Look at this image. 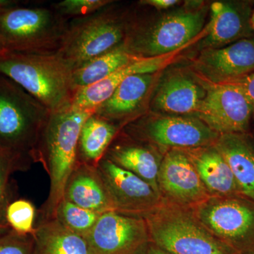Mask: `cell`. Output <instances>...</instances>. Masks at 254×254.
Listing matches in <instances>:
<instances>
[{"mask_svg": "<svg viewBox=\"0 0 254 254\" xmlns=\"http://www.w3.org/2000/svg\"><path fill=\"white\" fill-rule=\"evenodd\" d=\"M50 114L22 87L0 74V149L22 171L38 163V147Z\"/></svg>", "mask_w": 254, "mask_h": 254, "instance_id": "6da1fadb", "label": "cell"}, {"mask_svg": "<svg viewBox=\"0 0 254 254\" xmlns=\"http://www.w3.org/2000/svg\"><path fill=\"white\" fill-rule=\"evenodd\" d=\"M95 110H73L50 114L38 147V163L50 179L48 198L39 210L38 221L55 219L64 198L68 177L77 164L78 137L81 127Z\"/></svg>", "mask_w": 254, "mask_h": 254, "instance_id": "7a4b0ae2", "label": "cell"}, {"mask_svg": "<svg viewBox=\"0 0 254 254\" xmlns=\"http://www.w3.org/2000/svg\"><path fill=\"white\" fill-rule=\"evenodd\" d=\"M73 68L58 53L0 51V74L22 87L50 113L69 109L74 95Z\"/></svg>", "mask_w": 254, "mask_h": 254, "instance_id": "3957f363", "label": "cell"}, {"mask_svg": "<svg viewBox=\"0 0 254 254\" xmlns=\"http://www.w3.org/2000/svg\"><path fill=\"white\" fill-rule=\"evenodd\" d=\"M158 18H130L124 45L132 55L153 58L177 53L185 48L204 27L208 9L188 3Z\"/></svg>", "mask_w": 254, "mask_h": 254, "instance_id": "277c9868", "label": "cell"}, {"mask_svg": "<svg viewBox=\"0 0 254 254\" xmlns=\"http://www.w3.org/2000/svg\"><path fill=\"white\" fill-rule=\"evenodd\" d=\"M69 20L52 6L0 9V43L3 50L25 54L48 55L58 52Z\"/></svg>", "mask_w": 254, "mask_h": 254, "instance_id": "5b68a950", "label": "cell"}, {"mask_svg": "<svg viewBox=\"0 0 254 254\" xmlns=\"http://www.w3.org/2000/svg\"><path fill=\"white\" fill-rule=\"evenodd\" d=\"M113 1L84 17L69 20L58 54L76 69L123 44L131 14Z\"/></svg>", "mask_w": 254, "mask_h": 254, "instance_id": "8992f818", "label": "cell"}, {"mask_svg": "<svg viewBox=\"0 0 254 254\" xmlns=\"http://www.w3.org/2000/svg\"><path fill=\"white\" fill-rule=\"evenodd\" d=\"M150 243L171 254H239L212 235L191 209L164 201L145 216Z\"/></svg>", "mask_w": 254, "mask_h": 254, "instance_id": "52a82bcc", "label": "cell"}, {"mask_svg": "<svg viewBox=\"0 0 254 254\" xmlns=\"http://www.w3.org/2000/svg\"><path fill=\"white\" fill-rule=\"evenodd\" d=\"M190 209L219 240L239 254H254V200L210 196Z\"/></svg>", "mask_w": 254, "mask_h": 254, "instance_id": "ba28073f", "label": "cell"}, {"mask_svg": "<svg viewBox=\"0 0 254 254\" xmlns=\"http://www.w3.org/2000/svg\"><path fill=\"white\" fill-rule=\"evenodd\" d=\"M122 131L164 151L214 145L220 136L193 115H143L124 127Z\"/></svg>", "mask_w": 254, "mask_h": 254, "instance_id": "9c48e42d", "label": "cell"}, {"mask_svg": "<svg viewBox=\"0 0 254 254\" xmlns=\"http://www.w3.org/2000/svg\"><path fill=\"white\" fill-rule=\"evenodd\" d=\"M200 80L206 94L193 116L200 119L220 136L248 133L254 118V109L240 87L235 83L215 84Z\"/></svg>", "mask_w": 254, "mask_h": 254, "instance_id": "30bf717a", "label": "cell"}, {"mask_svg": "<svg viewBox=\"0 0 254 254\" xmlns=\"http://www.w3.org/2000/svg\"><path fill=\"white\" fill-rule=\"evenodd\" d=\"M91 254H141L150 244L145 219L110 211L83 237Z\"/></svg>", "mask_w": 254, "mask_h": 254, "instance_id": "8fae6325", "label": "cell"}, {"mask_svg": "<svg viewBox=\"0 0 254 254\" xmlns=\"http://www.w3.org/2000/svg\"><path fill=\"white\" fill-rule=\"evenodd\" d=\"M97 168L115 212L144 218L163 203L161 195L149 184L109 160L102 159Z\"/></svg>", "mask_w": 254, "mask_h": 254, "instance_id": "7c38bea8", "label": "cell"}, {"mask_svg": "<svg viewBox=\"0 0 254 254\" xmlns=\"http://www.w3.org/2000/svg\"><path fill=\"white\" fill-rule=\"evenodd\" d=\"M158 186L164 201L185 208H193L210 197L183 149L172 148L165 152Z\"/></svg>", "mask_w": 254, "mask_h": 254, "instance_id": "4fadbf2b", "label": "cell"}, {"mask_svg": "<svg viewBox=\"0 0 254 254\" xmlns=\"http://www.w3.org/2000/svg\"><path fill=\"white\" fill-rule=\"evenodd\" d=\"M192 68L205 82L215 84L230 83L254 72V37L231 45L199 52Z\"/></svg>", "mask_w": 254, "mask_h": 254, "instance_id": "5bb4252c", "label": "cell"}, {"mask_svg": "<svg viewBox=\"0 0 254 254\" xmlns=\"http://www.w3.org/2000/svg\"><path fill=\"white\" fill-rule=\"evenodd\" d=\"M210 21L206 34L197 43L198 52L218 49L254 37L251 25L252 9L245 1H217L210 6Z\"/></svg>", "mask_w": 254, "mask_h": 254, "instance_id": "9a60e30c", "label": "cell"}, {"mask_svg": "<svg viewBox=\"0 0 254 254\" xmlns=\"http://www.w3.org/2000/svg\"><path fill=\"white\" fill-rule=\"evenodd\" d=\"M164 154L165 151L158 147L135 139L121 131L110 145L103 158L134 174L160 193L158 177Z\"/></svg>", "mask_w": 254, "mask_h": 254, "instance_id": "2e32d148", "label": "cell"}, {"mask_svg": "<svg viewBox=\"0 0 254 254\" xmlns=\"http://www.w3.org/2000/svg\"><path fill=\"white\" fill-rule=\"evenodd\" d=\"M206 94L201 80L177 71L160 81L150 106L155 113L170 115H194Z\"/></svg>", "mask_w": 254, "mask_h": 254, "instance_id": "e0dca14e", "label": "cell"}, {"mask_svg": "<svg viewBox=\"0 0 254 254\" xmlns=\"http://www.w3.org/2000/svg\"><path fill=\"white\" fill-rule=\"evenodd\" d=\"M155 75L138 73L128 76L111 96L95 109V115L118 124L123 128L141 118Z\"/></svg>", "mask_w": 254, "mask_h": 254, "instance_id": "ac0fdd59", "label": "cell"}, {"mask_svg": "<svg viewBox=\"0 0 254 254\" xmlns=\"http://www.w3.org/2000/svg\"><path fill=\"white\" fill-rule=\"evenodd\" d=\"M175 53L153 58H142L120 68L98 83L76 91L69 109L95 110L108 99L128 76L138 73H155L173 60Z\"/></svg>", "mask_w": 254, "mask_h": 254, "instance_id": "d6986e66", "label": "cell"}, {"mask_svg": "<svg viewBox=\"0 0 254 254\" xmlns=\"http://www.w3.org/2000/svg\"><path fill=\"white\" fill-rule=\"evenodd\" d=\"M183 150L210 196L242 195L231 169L215 144Z\"/></svg>", "mask_w": 254, "mask_h": 254, "instance_id": "ffe728a7", "label": "cell"}, {"mask_svg": "<svg viewBox=\"0 0 254 254\" xmlns=\"http://www.w3.org/2000/svg\"><path fill=\"white\" fill-rule=\"evenodd\" d=\"M64 198L95 213L115 211L98 168L87 164L77 162L66 182Z\"/></svg>", "mask_w": 254, "mask_h": 254, "instance_id": "44dd1931", "label": "cell"}, {"mask_svg": "<svg viewBox=\"0 0 254 254\" xmlns=\"http://www.w3.org/2000/svg\"><path fill=\"white\" fill-rule=\"evenodd\" d=\"M231 169L241 194L254 200V138L248 133L220 135L215 143Z\"/></svg>", "mask_w": 254, "mask_h": 254, "instance_id": "7402d4cb", "label": "cell"}, {"mask_svg": "<svg viewBox=\"0 0 254 254\" xmlns=\"http://www.w3.org/2000/svg\"><path fill=\"white\" fill-rule=\"evenodd\" d=\"M123 127L95 115L87 119L78 137L77 162L97 167Z\"/></svg>", "mask_w": 254, "mask_h": 254, "instance_id": "603a6c76", "label": "cell"}, {"mask_svg": "<svg viewBox=\"0 0 254 254\" xmlns=\"http://www.w3.org/2000/svg\"><path fill=\"white\" fill-rule=\"evenodd\" d=\"M33 237L35 254H91L85 239L57 219L38 221Z\"/></svg>", "mask_w": 254, "mask_h": 254, "instance_id": "cb8c5ba5", "label": "cell"}, {"mask_svg": "<svg viewBox=\"0 0 254 254\" xmlns=\"http://www.w3.org/2000/svg\"><path fill=\"white\" fill-rule=\"evenodd\" d=\"M140 59L142 58L130 53L123 43L118 48L73 70V86L75 92L102 81L120 68Z\"/></svg>", "mask_w": 254, "mask_h": 254, "instance_id": "d4e9b609", "label": "cell"}, {"mask_svg": "<svg viewBox=\"0 0 254 254\" xmlns=\"http://www.w3.org/2000/svg\"><path fill=\"white\" fill-rule=\"evenodd\" d=\"M100 215L63 198L57 209L55 219L65 228L84 237L91 231Z\"/></svg>", "mask_w": 254, "mask_h": 254, "instance_id": "484cf974", "label": "cell"}, {"mask_svg": "<svg viewBox=\"0 0 254 254\" xmlns=\"http://www.w3.org/2000/svg\"><path fill=\"white\" fill-rule=\"evenodd\" d=\"M36 211L34 205L26 199L13 200L6 212V220L10 228L21 235H33L36 230Z\"/></svg>", "mask_w": 254, "mask_h": 254, "instance_id": "4316f807", "label": "cell"}, {"mask_svg": "<svg viewBox=\"0 0 254 254\" xmlns=\"http://www.w3.org/2000/svg\"><path fill=\"white\" fill-rule=\"evenodd\" d=\"M22 171L21 167L7 153L0 149V230L9 227L6 220V209L13 201L11 175Z\"/></svg>", "mask_w": 254, "mask_h": 254, "instance_id": "83f0119b", "label": "cell"}, {"mask_svg": "<svg viewBox=\"0 0 254 254\" xmlns=\"http://www.w3.org/2000/svg\"><path fill=\"white\" fill-rule=\"evenodd\" d=\"M112 2L110 0H64L51 6L63 17L71 20L88 16Z\"/></svg>", "mask_w": 254, "mask_h": 254, "instance_id": "f1b7e54d", "label": "cell"}, {"mask_svg": "<svg viewBox=\"0 0 254 254\" xmlns=\"http://www.w3.org/2000/svg\"><path fill=\"white\" fill-rule=\"evenodd\" d=\"M0 254H35L33 235H21L9 227L0 230Z\"/></svg>", "mask_w": 254, "mask_h": 254, "instance_id": "f546056e", "label": "cell"}, {"mask_svg": "<svg viewBox=\"0 0 254 254\" xmlns=\"http://www.w3.org/2000/svg\"><path fill=\"white\" fill-rule=\"evenodd\" d=\"M230 83H235L243 91L253 107L254 113V72L242 79Z\"/></svg>", "mask_w": 254, "mask_h": 254, "instance_id": "4dcf8cb0", "label": "cell"}, {"mask_svg": "<svg viewBox=\"0 0 254 254\" xmlns=\"http://www.w3.org/2000/svg\"><path fill=\"white\" fill-rule=\"evenodd\" d=\"M177 0H143L140 1L141 5H148L157 9H167L178 4Z\"/></svg>", "mask_w": 254, "mask_h": 254, "instance_id": "1f68e13d", "label": "cell"}, {"mask_svg": "<svg viewBox=\"0 0 254 254\" xmlns=\"http://www.w3.org/2000/svg\"><path fill=\"white\" fill-rule=\"evenodd\" d=\"M141 254H171L168 252H164V251L160 250L155 245H152L151 243L147 247V248L143 251Z\"/></svg>", "mask_w": 254, "mask_h": 254, "instance_id": "d6a6232c", "label": "cell"}, {"mask_svg": "<svg viewBox=\"0 0 254 254\" xmlns=\"http://www.w3.org/2000/svg\"><path fill=\"white\" fill-rule=\"evenodd\" d=\"M18 1H12V0H0V9L18 5Z\"/></svg>", "mask_w": 254, "mask_h": 254, "instance_id": "836d02e7", "label": "cell"}, {"mask_svg": "<svg viewBox=\"0 0 254 254\" xmlns=\"http://www.w3.org/2000/svg\"><path fill=\"white\" fill-rule=\"evenodd\" d=\"M251 25H252V29L254 33V11L252 13V17H251Z\"/></svg>", "mask_w": 254, "mask_h": 254, "instance_id": "e575fe53", "label": "cell"}, {"mask_svg": "<svg viewBox=\"0 0 254 254\" xmlns=\"http://www.w3.org/2000/svg\"><path fill=\"white\" fill-rule=\"evenodd\" d=\"M3 50L2 46H1V43H0V51Z\"/></svg>", "mask_w": 254, "mask_h": 254, "instance_id": "d590c367", "label": "cell"}]
</instances>
